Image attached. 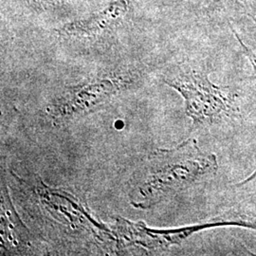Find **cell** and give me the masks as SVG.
I'll use <instances>...</instances> for the list:
<instances>
[{"label":"cell","instance_id":"cell-1","mask_svg":"<svg viewBox=\"0 0 256 256\" xmlns=\"http://www.w3.org/2000/svg\"><path fill=\"white\" fill-rule=\"evenodd\" d=\"M214 155L200 151L192 140L173 149H158L146 158L134 174L131 204L148 209L189 184L216 170Z\"/></svg>","mask_w":256,"mask_h":256},{"label":"cell","instance_id":"cell-2","mask_svg":"<svg viewBox=\"0 0 256 256\" xmlns=\"http://www.w3.org/2000/svg\"><path fill=\"white\" fill-rule=\"evenodd\" d=\"M164 82L182 95L186 113L196 124L212 122L232 110V95L226 88L210 82L208 74L202 68L180 66L165 77Z\"/></svg>","mask_w":256,"mask_h":256},{"label":"cell","instance_id":"cell-3","mask_svg":"<svg viewBox=\"0 0 256 256\" xmlns=\"http://www.w3.org/2000/svg\"><path fill=\"white\" fill-rule=\"evenodd\" d=\"M134 84L129 74H111L68 88L48 111L55 122H64L88 112Z\"/></svg>","mask_w":256,"mask_h":256},{"label":"cell","instance_id":"cell-4","mask_svg":"<svg viewBox=\"0 0 256 256\" xmlns=\"http://www.w3.org/2000/svg\"><path fill=\"white\" fill-rule=\"evenodd\" d=\"M132 0H112L86 18L66 23L57 30L60 36L70 39H94L118 27L131 8Z\"/></svg>","mask_w":256,"mask_h":256},{"label":"cell","instance_id":"cell-5","mask_svg":"<svg viewBox=\"0 0 256 256\" xmlns=\"http://www.w3.org/2000/svg\"><path fill=\"white\" fill-rule=\"evenodd\" d=\"M202 10L210 18L232 19L241 14L245 8L239 0H204Z\"/></svg>","mask_w":256,"mask_h":256},{"label":"cell","instance_id":"cell-6","mask_svg":"<svg viewBox=\"0 0 256 256\" xmlns=\"http://www.w3.org/2000/svg\"><path fill=\"white\" fill-rule=\"evenodd\" d=\"M74 0H26L28 7L38 12H45L62 7Z\"/></svg>","mask_w":256,"mask_h":256},{"label":"cell","instance_id":"cell-7","mask_svg":"<svg viewBox=\"0 0 256 256\" xmlns=\"http://www.w3.org/2000/svg\"><path fill=\"white\" fill-rule=\"evenodd\" d=\"M254 18V22H256V18H254H254Z\"/></svg>","mask_w":256,"mask_h":256}]
</instances>
